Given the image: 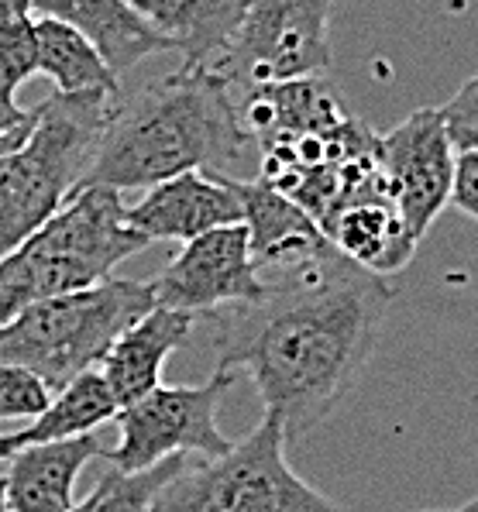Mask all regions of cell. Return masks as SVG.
Here are the masks:
<instances>
[{"label": "cell", "instance_id": "83f0119b", "mask_svg": "<svg viewBox=\"0 0 478 512\" xmlns=\"http://www.w3.org/2000/svg\"><path fill=\"white\" fill-rule=\"evenodd\" d=\"M31 14L28 0H0V21H11V18H25Z\"/></svg>", "mask_w": 478, "mask_h": 512}, {"label": "cell", "instance_id": "4316f807", "mask_svg": "<svg viewBox=\"0 0 478 512\" xmlns=\"http://www.w3.org/2000/svg\"><path fill=\"white\" fill-rule=\"evenodd\" d=\"M35 128V124H31ZM31 128H21V131H14V135H7V138H0V162L7 159V155H14L18 152L21 145L28 141V135H31Z\"/></svg>", "mask_w": 478, "mask_h": 512}, {"label": "cell", "instance_id": "603a6c76", "mask_svg": "<svg viewBox=\"0 0 478 512\" xmlns=\"http://www.w3.org/2000/svg\"><path fill=\"white\" fill-rule=\"evenodd\" d=\"M56 392L35 372L18 365H0V420H31L35 423L52 406Z\"/></svg>", "mask_w": 478, "mask_h": 512}, {"label": "cell", "instance_id": "ffe728a7", "mask_svg": "<svg viewBox=\"0 0 478 512\" xmlns=\"http://www.w3.org/2000/svg\"><path fill=\"white\" fill-rule=\"evenodd\" d=\"M117 413H121V403L107 385L104 372L90 368V372L76 375L66 389H59L52 396V406L31 427L18 430V437L21 447L86 437V433H97V427H104V423L117 420Z\"/></svg>", "mask_w": 478, "mask_h": 512}, {"label": "cell", "instance_id": "2e32d148", "mask_svg": "<svg viewBox=\"0 0 478 512\" xmlns=\"http://www.w3.org/2000/svg\"><path fill=\"white\" fill-rule=\"evenodd\" d=\"M193 327H197L193 313L155 306L135 327H128L117 337L114 348L107 351V358L100 361V372H104L121 409L141 396H148L152 389H159L162 365H166L172 351H179L190 341Z\"/></svg>", "mask_w": 478, "mask_h": 512}, {"label": "cell", "instance_id": "cb8c5ba5", "mask_svg": "<svg viewBox=\"0 0 478 512\" xmlns=\"http://www.w3.org/2000/svg\"><path fill=\"white\" fill-rule=\"evenodd\" d=\"M454 152H478V73L458 86V93L441 107Z\"/></svg>", "mask_w": 478, "mask_h": 512}, {"label": "cell", "instance_id": "4fadbf2b", "mask_svg": "<svg viewBox=\"0 0 478 512\" xmlns=\"http://www.w3.org/2000/svg\"><path fill=\"white\" fill-rule=\"evenodd\" d=\"M234 93H238L241 128H245L248 141L258 145V152L296 135L334 131L355 117L344 104L338 86L324 76L248 86V90Z\"/></svg>", "mask_w": 478, "mask_h": 512}, {"label": "cell", "instance_id": "44dd1931", "mask_svg": "<svg viewBox=\"0 0 478 512\" xmlns=\"http://www.w3.org/2000/svg\"><path fill=\"white\" fill-rule=\"evenodd\" d=\"M186 464H190L186 454H179V458H169L148 471H135V475L107 468L104 475H100V482L93 485V492L86 495L83 502H76L69 512H152L159 492L186 468Z\"/></svg>", "mask_w": 478, "mask_h": 512}, {"label": "cell", "instance_id": "d6986e66", "mask_svg": "<svg viewBox=\"0 0 478 512\" xmlns=\"http://www.w3.org/2000/svg\"><path fill=\"white\" fill-rule=\"evenodd\" d=\"M38 73L56 83L59 93H124L117 73L80 28L56 18H38Z\"/></svg>", "mask_w": 478, "mask_h": 512}, {"label": "cell", "instance_id": "52a82bcc", "mask_svg": "<svg viewBox=\"0 0 478 512\" xmlns=\"http://www.w3.org/2000/svg\"><path fill=\"white\" fill-rule=\"evenodd\" d=\"M231 372H214L203 385H159L117 413V444L100 458L117 471H148L179 454L224 458L234 440L217 427V409L234 389Z\"/></svg>", "mask_w": 478, "mask_h": 512}, {"label": "cell", "instance_id": "f546056e", "mask_svg": "<svg viewBox=\"0 0 478 512\" xmlns=\"http://www.w3.org/2000/svg\"><path fill=\"white\" fill-rule=\"evenodd\" d=\"M0 512H11V506H7V475H0Z\"/></svg>", "mask_w": 478, "mask_h": 512}, {"label": "cell", "instance_id": "7402d4cb", "mask_svg": "<svg viewBox=\"0 0 478 512\" xmlns=\"http://www.w3.org/2000/svg\"><path fill=\"white\" fill-rule=\"evenodd\" d=\"M38 73V31L31 14L0 21V104H14V93Z\"/></svg>", "mask_w": 478, "mask_h": 512}, {"label": "cell", "instance_id": "8992f818", "mask_svg": "<svg viewBox=\"0 0 478 512\" xmlns=\"http://www.w3.org/2000/svg\"><path fill=\"white\" fill-rule=\"evenodd\" d=\"M152 512H344L303 482L286 461V433L272 416L224 458L186 464L162 488Z\"/></svg>", "mask_w": 478, "mask_h": 512}, {"label": "cell", "instance_id": "9c48e42d", "mask_svg": "<svg viewBox=\"0 0 478 512\" xmlns=\"http://www.w3.org/2000/svg\"><path fill=\"white\" fill-rule=\"evenodd\" d=\"M379 165L386 189L413 241L423 244L434 220L451 203L454 155L441 107H420L379 135Z\"/></svg>", "mask_w": 478, "mask_h": 512}, {"label": "cell", "instance_id": "9a60e30c", "mask_svg": "<svg viewBox=\"0 0 478 512\" xmlns=\"http://www.w3.org/2000/svg\"><path fill=\"white\" fill-rule=\"evenodd\" d=\"M100 454L97 433L21 447L7 468V506L11 512H69L83 468Z\"/></svg>", "mask_w": 478, "mask_h": 512}, {"label": "cell", "instance_id": "3957f363", "mask_svg": "<svg viewBox=\"0 0 478 512\" xmlns=\"http://www.w3.org/2000/svg\"><path fill=\"white\" fill-rule=\"evenodd\" d=\"M128 224L121 193L80 186L69 200L7 258H0V327L28 306L69 296L114 279V269L148 248Z\"/></svg>", "mask_w": 478, "mask_h": 512}, {"label": "cell", "instance_id": "e0dca14e", "mask_svg": "<svg viewBox=\"0 0 478 512\" xmlns=\"http://www.w3.org/2000/svg\"><path fill=\"white\" fill-rule=\"evenodd\" d=\"M28 4L31 11H38V18H56L80 28L117 76L148 55L172 52L169 38L148 25L128 0H28Z\"/></svg>", "mask_w": 478, "mask_h": 512}, {"label": "cell", "instance_id": "484cf974", "mask_svg": "<svg viewBox=\"0 0 478 512\" xmlns=\"http://www.w3.org/2000/svg\"><path fill=\"white\" fill-rule=\"evenodd\" d=\"M35 124V110H25L18 104H0V138L14 135L21 128H31Z\"/></svg>", "mask_w": 478, "mask_h": 512}, {"label": "cell", "instance_id": "7a4b0ae2", "mask_svg": "<svg viewBox=\"0 0 478 512\" xmlns=\"http://www.w3.org/2000/svg\"><path fill=\"white\" fill-rule=\"evenodd\" d=\"M248 135L238 93L217 69H183L121 97L80 186L152 189L183 172H227ZM76 186V189H80Z\"/></svg>", "mask_w": 478, "mask_h": 512}, {"label": "cell", "instance_id": "4dcf8cb0", "mask_svg": "<svg viewBox=\"0 0 478 512\" xmlns=\"http://www.w3.org/2000/svg\"><path fill=\"white\" fill-rule=\"evenodd\" d=\"M454 512H478V495H475V499H468L465 506H458Z\"/></svg>", "mask_w": 478, "mask_h": 512}, {"label": "cell", "instance_id": "5bb4252c", "mask_svg": "<svg viewBox=\"0 0 478 512\" xmlns=\"http://www.w3.org/2000/svg\"><path fill=\"white\" fill-rule=\"evenodd\" d=\"M172 52L183 55V69H214L234 45L252 0H128Z\"/></svg>", "mask_w": 478, "mask_h": 512}, {"label": "cell", "instance_id": "30bf717a", "mask_svg": "<svg viewBox=\"0 0 478 512\" xmlns=\"http://www.w3.org/2000/svg\"><path fill=\"white\" fill-rule=\"evenodd\" d=\"M155 286V303L166 310H183L193 317L227 310V306L258 303L269 282L258 275L245 224L217 227L186 241L183 251L162 269Z\"/></svg>", "mask_w": 478, "mask_h": 512}, {"label": "cell", "instance_id": "7c38bea8", "mask_svg": "<svg viewBox=\"0 0 478 512\" xmlns=\"http://www.w3.org/2000/svg\"><path fill=\"white\" fill-rule=\"evenodd\" d=\"M128 224L148 241L186 244L217 227L241 224V200L227 183V172H183L128 207Z\"/></svg>", "mask_w": 478, "mask_h": 512}, {"label": "cell", "instance_id": "5b68a950", "mask_svg": "<svg viewBox=\"0 0 478 512\" xmlns=\"http://www.w3.org/2000/svg\"><path fill=\"white\" fill-rule=\"evenodd\" d=\"M155 306V286L138 279H107L83 293L45 299L0 327V365L28 368L59 392L76 375L100 368L117 337Z\"/></svg>", "mask_w": 478, "mask_h": 512}, {"label": "cell", "instance_id": "277c9868", "mask_svg": "<svg viewBox=\"0 0 478 512\" xmlns=\"http://www.w3.org/2000/svg\"><path fill=\"white\" fill-rule=\"evenodd\" d=\"M124 93H52L35 107L25 145L0 162V258L69 200L100 152Z\"/></svg>", "mask_w": 478, "mask_h": 512}, {"label": "cell", "instance_id": "f1b7e54d", "mask_svg": "<svg viewBox=\"0 0 478 512\" xmlns=\"http://www.w3.org/2000/svg\"><path fill=\"white\" fill-rule=\"evenodd\" d=\"M21 451V437L18 433H0V461H11Z\"/></svg>", "mask_w": 478, "mask_h": 512}, {"label": "cell", "instance_id": "8fae6325", "mask_svg": "<svg viewBox=\"0 0 478 512\" xmlns=\"http://www.w3.org/2000/svg\"><path fill=\"white\" fill-rule=\"evenodd\" d=\"M227 183L241 200V224L248 227L252 258L262 279L307 269L317 258H324L334 248L327 241L324 227L307 210L272 189L262 179H231Z\"/></svg>", "mask_w": 478, "mask_h": 512}, {"label": "cell", "instance_id": "6da1fadb", "mask_svg": "<svg viewBox=\"0 0 478 512\" xmlns=\"http://www.w3.org/2000/svg\"><path fill=\"white\" fill-rule=\"evenodd\" d=\"M258 303L207 313L217 372L248 375L286 440L327 420L362 378L393 286L338 248L307 269L265 279Z\"/></svg>", "mask_w": 478, "mask_h": 512}, {"label": "cell", "instance_id": "d4e9b609", "mask_svg": "<svg viewBox=\"0 0 478 512\" xmlns=\"http://www.w3.org/2000/svg\"><path fill=\"white\" fill-rule=\"evenodd\" d=\"M451 207L478 220V152H458L451 186Z\"/></svg>", "mask_w": 478, "mask_h": 512}, {"label": "cell", "instance_id": "ac0fdd59", "mask_svg": "<svg viewBox=\"0 0 478 512\" xmlns=\"http://www.w3.org/2000/svg\"><path fill=\"white\" fill-rule=\"evenodd\" d=\"M324 234L348 262L362 265L375 275H389L410 265L420 244L406 231L389 193H372L341 207L324 224Z\"/></svg>", "mask_w": 478, "mask_h": 512}, {"label": "cell", "instance_id": "ba28073f", "mask_svg": "<svg viewBox=\"0 0 478 512\" xmlns=\"http://www.w3.org/2000/svg\"><path fill=\"white\" fill-rule=\"evenodd\" d=\"M334 0H252L234 45L217 62V73L234 90L286 80L327 76Z\"/></svg>", "mask_w": 478, "mask_h": 512}]
</instances>
